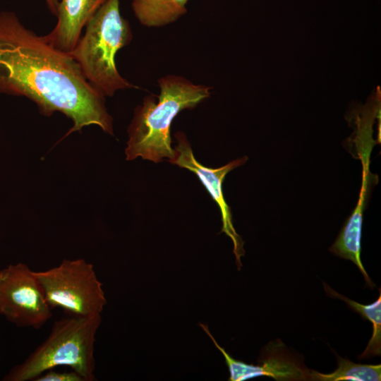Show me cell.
<instances>
[{"label":"cell","mask_w":381,"mask_h":381,"mask_svg":"<svg viewBox=\"0 0 381 381\" xmlns=\"http://www.w3.org/2000/svg\"><path fill=\"white\" fill-rule=\"evenodd\" d=\"M0 93L23 96L49 116L61 112L73 123L65 136L97 125L112 135L104 96L68 54L27 28L14 12H0Z\"/></svg>","instance_id":"obj_1"},{"label":"cell","mask_w":381,"mask_h":381,"mask_svg":"<svg viewBox=\"0 0 381 381\" xmlns=\"http://www.w3.org/2000/svg\"><path fill=\"white\" fill-rule=\"evenodd\" d=\"M159 84L158 101L148 96L135 109L128 128L127 160L138 157L155 163L164 158L172 159L176 154L170 135L174 119L183 109L193 108L210 96V87L194 85L180 76L162 78Z\"/></svg>","instance_id":"obj_2"},{"label":"cell","mask_w":381,"mask_h":381,"mask_svg":"<svg viewBox=\"0 0 381 381\" xmlns=\"http://www.w3.org/2000/svg\"><path fill=\"white\" fill-rule=\"evenodd\" d=\"M101 315L68 316L56 320L49 336L21 363L13 366L4 381H34L44 372L66 366L85 381L95 380V336Z\"/></svg>","instance_id":"obj_3"},{"label":"cell","mask_w":381,"mask_h":381,"mask_svg":"<svg viewBox=\"0 0 381 381\" xmlns=\"http://www.w3.org/2000/svg\"><path fill=\"white\" fill-rule=\"evenodd\" d=\"M85 32L68 53L78 64L87 81L103 96L135 86L119 73L115 63L118 51L128 44L133 35L122 17L119 0H107L85 27Z\"/></svg>","instance_id":"obj_4"},{"label":"cell","mask_w":381,"mask_h":381,"mask_svg":"<svg viewBox=\"0 0 381 381\" xmlns=\"http://www.w3.org/2000/svg\"><path fill=\"white\" fill-rule=\"evenodd\" d=\"M52 309L59 308L69 316L101 315L107 304L102 284L93 265L85 259H64L44 271H33Z\"/></svg>","instance_id":"obj_5"},{"label":"cell","mask_w":381,"mask_h":381,"mask_svg":"<svg viewBox=\"0 0 381 381\" xmlns=\"http://www.w3.org/2000/svg\"><path fill=\"white\" fill-rule=\"evenodd\" d=\"M40 282L24 263L0 270V315L19 327L41 328L52 316Z\"/></svg>","instance_id":"obj_6"},{"label":"cell","mask_w":381,"mask_h":381,"mask_svg":"<svg viewBox=\"0 0 381 381\" xmlns=\"http://www.w3.org/2000/svg\"><path fill=\"white\" fill-rule=\"evenodd\" d=\"M174 136L177 142L174 148L176 154L169 162L193 172L218 205L222 215L221 232L225 233L231 238L236 265L238 269L240 270L242 266L241 257L245 254L243 241L233 225L231 212L224 200L222 187L226 175L232 169L244 164L248 157L244 156L217 169L207 167L197 161L184 133L178 132Z\"/></svg>","instance_id":"obj_7"},{"label":"cell","mask_w":381,"mask_h":381,"mask_svg":"<svg viewBox=\"0 0 381 381\" xmlns=\"http://www.w3.org/2000/svg\"><path fill=\"white\" fill-rule=\"evenodd\" d=\"M200 326L222 353L229 371L230 381H243L261 376L282 381L310 380V369L294 357L279 339L265 346L257 364H248L231 357L217 344L207 326L203 324Z\"/></svg>","instance_id":"obj_8"},{"label":"cell","mask_w":381,"mask_h":381,"mask_svg":"<svg viewBox=\"0 0 381 381\" xmlns=\"http://www.w3.org/2000/svg\"><path fill=\"white\" fill-rule=\"evenodd\" d=\"M107 0H60L57 23L54 29L44 36L55 49L71 52L87 23Z\"/></svg>","instance_id":"obj_9"},{"label":"cell","mask_w":381,"mask_h":381,"mask_svg":"<svg viewBox=\"0 0 381 381\" xmlns=\"http://www.w3.org/2000/svg\"><path fill=\"white\" fill-rule=\"evenodd\" d=\"M368 186V177L365 174L357 205L329 248V251L341 258L352 261L363 275L366 284L373 289L375 285L365 271L361 258L363 214L369 190Z\"/></svg>","instance_id":"obj_10"},{"label":"cell","mask_w":381,"mask_h":381,"mask_svg":"<svg viewBox=\"0 0 381 381\" xmlns=\"http://www.w3.org/2000/svg\"><path fill=\"white\" fill-rule=\"evenodd\" d=\"M188 0H133L132 9L140 23L159 27L173 23L186 13Z\"/></svg>","instance_id":"obj_11"},{"label":"cell","mask_w":381,"mask_h":381,"mask_svg":"<svg viewBox=\"0 0 381 381\" xmlns=\"http://www.w3.org/2000/svg\"><path fill=\"white\" fill-rule=\"evenodd\" d=\"M324 289L327 296L344 301L354 312L358 313L363 320L373 324V334L364 351L358 356L359 358H368L381 355V294L373 303L361 304L345 296L339 294L329 285L323 282Z\"/></svg>","instance_id":"obj_12"},{"label":"cell","mask_w":381,"mask_h":381,"mask_svg":"<svg viewBox=\"0 0 381 381\" xmlns=\"http://www.w3.org/2000/svg\"><path fill=\"white\" fill-rule=\"evenodd\" d=\"M337 368L325 374L310 370V380L315 381H380L381 365L355 363L336 354Z\"/></svg>","instance_id":"obj_13"},{"label":"cell","mask_w":381,"mask_h":381,"mask_svg":"<svg viewBox=\"0 0 381 381\" xmlns=\"http://www.w3.org/2000/svg\"><path fill=\"white\" fill-rule=\"evenodd\" d=\"M34 381H85L76 372H57L49 370L38 376Z\"/></svg>","instance_id":"obj_14"},{"label":"cell","mask_w":381,"mask_h":381,"mask_svg":"<svg viewBox=\"0 0 381 381\" xmlns=\"http://www.w3.org/2000/svg\"><path fill=\"white\" fill-rule=\"evenodd\" d=\"M45 1L52 14L56 17L60 0H45Z\"/></svg>","instance_id":"obj_15"}]
</instances>
